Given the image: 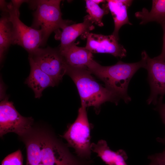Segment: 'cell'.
Wrapping results in <instances>:
<instances>
[{
	"instance_id": "1",
	"label": "cell",
	"mask_w": 165,
	"mask_h": 165,
	"mask_svg": "<svg viewBox=\"0 0 165 165\" xmlns=\"http://www.w3.org/2000/svg\"><path fill=\"white\" fill-rule=\"evenodd\" d=\"M26 165H94L91 160L72 154L55 139L38 135L26 143Z\"/></svg>"
},
{
	"instance_id": "2",
	"label": "cell",
	"mask_w": 165,
	"mask_h": 165,
	"mask_svg": "<svg viewBox=\"0 0 165 165\" xmlns=\"http://www.w3.org/2000/svg\"><path fill=\"white\" fill-rule=\"evenodd\" d=\"M145 60L141 58L140 61L136 63L119 61L109 66H102L93 60L86 67L92 74L104 83L105 87L128 103L131 100L127 94L130 81L136 72L141 68H145Z\"/></svg>"
},
{
	"instance_id": "3",
	"label": "cell",
	"mask_w": 165,
	"mask_h": 165,
	"mask_svg": "<svg viewBox=\"0 0 165 165\" xmlns=\"http://www.w3.org/2000/svg\"><path fill=\"white\" fill-rule=\"evenodd\" d=\"M66 74L77 87L82 106L93 107L98 113L101 105L106 102L118 104L120 99L98 83L87 68L73 67L67 64Z\"/></svg>"
},
{
	"instance_id": "4",
	"label": "cell",
	"mask_w": 165,
	"mask_h": 165,
	"mask_svg": "<svg viewBox=\"0 0 165 165\" xmlns=\"http://www.w3.org/2000/svg\"><path fill=\"white\" fill-rule=\"evenodd\" d=\"M60 0H35L32 28L41 29L43 36V46L46 44L52 32L62 30L73 22L62 17Z\"/></svg>"
},
{
	"instance_id": "5",
	"label": "cell",
	"mask_w": 165,
	"mask_h": 165,
	"mask_svg": "<svg viewBox=\"0 0 165 165\" xmlns=\"http://www.w3.org/2000/svg\"><path fill=\"white\" fill-rule=\"evenodd\" d=\"M86 108L82 106L78 110L75 122L62 136L76 155L84 159H91L90 126L88 120Z\"/></svg>"
},
{
	"instance_id": "6",
	"label": "cell",
	"mask_w": 165,
	"mask_h": 165,
	"mask_svg": "<svg viewBox=\"0 0 165 165\" xmlns=\"http://www.w3.org/2000/svg\"><path fill=\"white\" fill-rule=\"evenodd\" d=\"M9 20L12 26L13 45L22 47L30 54L43 46V36L41 29L28 27L19 19V11L13 7L11 2L8 4Z\"/></svg>"
},
{
	"instance_id": "7",
	"label": "cell",
	"mask_w": 165,
	"mask_h": 165,
	"mask_svg": "<svg viewBox=\"0 0 165 165\" xmlns=\"http://www.w3.org/2000/svg\"><path fill=\"white\" fill-rule=\"evenodd\" d=\"M29 57L51 78L56 85L66 74L67 64L60 53L59 47H39L29 54Z\"/></svg>"
},
{
	"instance_id": "8",
	"label": "cell",
	"mask_w": 165,
	"mask_h": 165,
	"mask_svg": "<svg viewBox=\"0 0 165 165\" xmlns=\"http://www.w3.org/2000/svg\"><path fill=\"white\" fill-rule=\"evenodd\" d=\"M33 122L31 117L22 116L16 110L11 101L6 98L0 104V135L3 136L10 132L19 136L27 133Z\"/></svg>"
},
{
	"instance_id": "9",
	"label": "cell",
	"mask_w": 165,
	"mask_h": 165,
	"mask_svg": "<svg viewBox=\"0 0 165 165\" xmlns=\"http://www.w3.org/2000/svg\"><path fill=\"white\" fill-rule=\"evenodd\" d=\"M141 55L145 61V68L148 71L151 88L150 94L147 101L149 104H156L158 96L160 95L158 101H162L165 94V61L151 58L145 50Z\"/></svg>"
},
{
	"instance_id": "10",
	"label": "cell",
	"mask_w": 165,
	"mask_h": 165,
	"mask_svg": "<svg viewBox=\"0 0 165 165\" xmlns=\"http://www.w3.org/2000/svg\"><path fill=\"white\" fill-rule=\"evenodd\" d=\"M82 36L86 39L85 47L92 53H109L121 58L126 56V50L112 34L104 35L86 32Z\"/></svg>"
},
{
	"instance_id": "11",
	"label": "cell",
	"mask_w": 165,
	"mask_h": 165,
	"mask_svg": "<svg viewBox=\"0 0 165 165\" xmlns=\"http://www.w3.org/2000/svg\"><path fill=\"white\" fill-rule=\"evenodd\" d=\"M94 22L88 15L85 16L82 22L73 24L67 26L61 31L58 30L54 32L55 38L59 40L61 43L59 48L61 50L73 42L80 35L94 29Z\"/></svg>"
},
{
	"instance_id": "12",
	"label": "cell",
	"mask_w": 165,
	"mask_h": 165,
	"mask_svg": "<svg viewBox=\"0 0 165 165\" xmlns=\"http://www.w3.org/2000/svg\"><path fill=\"white\" fill-rule=\"evenodd\" d=\"M28 59L30 72L25 83L33 90L35 97L39 98L45 89L50 86L53 87L56 84L50 76L38 67L30 57H28Z\"/></svg>"
},
{
	"instance_id": "13",
	"label": "cell",
	"mask_w": 165,
	"mask_h": 165,
	"mask_svg": "<svg viewBox=\"0 0 165 165\" xmlns=\"http://www.w3.org/2000/svg\"><path fill=\"white\" fill-rule=\"evenodd\" d=\"M59 50L67 64L71 67L87 68V65L93 60L91 52L85 47L78 46L75 42Z\"/></svg>"
},
{
	"instance_id": "14",
	"label": "cell",
	"mask_w": 165,
	"mask_h": 165,
	"mask_svg": "<svg viewBox=\"0 0 165 165\" xmlns=\"http://www.w3.org/2000/svg\"><path fill=\"white\" fill-rule=\"evenodd\" d=\"M106 1L114 20V29L112 34L119 40V32L121 28L125 24L132 25L129 20L127 9L132 4L133 1L108 0Z\"/></svg>"
},
{
	"instance_id": "15",
	"label": "cell",
	"mask_w": 165,
	"mask_h": 165,
	"mask_svg": "<svg viewBox=\"0 0 165 165\" xmlns=\"http://www.w3.org/2000/svg\"><path fill=\"white\" fill-rule=\"evenodd\" d=\"M90 148L108 165H127L126 161L128 156L126 152L121 149L116 151L111 150L104 140H101L96 144L91 143Z\"/></svg>"
},
{
	"instance_id": "16",
	"label": "cell",
	"mask_w": 165,
	"mask_h": 165,
	"mask_svg": "<svg viewBox=\"0 0 165 165\" xmlns=\"http://www.w3.org/2000/svg\"><path fill=\"white\" fill-rule=\"evenodd\" d=\"M152 2V7L149 11L144 8L141 11L135 13V16L141 20L140 24L152 21L162 24L165 22V0H154Z\"/></svg>"
},
{
	"instance_id": "17",
	"label": "cell",
	"mask_w": 165,
	"mask_h": 165,
	"mask_svg": "<svg viewBox=\"0 0 165 165\" xmlns=\"http://www.w3.org/2000/svg\"><path fill=\"white\" fill-rule=\"evenodd\" d=\"M11 44L13 45V26L9 13L2 12L0 19V61H3Z\"/></svg>"
},
{
	"instance_id": "18",
	"label": "cell",
	"mask_w": 165,
	"mask_h": 165,
	"mask_svg": "<svg viewBox=\"0 0 165 165\" xmlns=\"http://www.w3.org/2000/svg\"><path fill=\"white\" fill-rule=\"evenodd\" d=\"M85 1L86 11L91 20L99 26H103V17L108 14L109 11L107 4H103L101 8L92 0H86Z\"/></svg>"
},
{
	"instance_id": "19",
	"label": "cell",
	"mask_w": 165,
	"mask_h": 165,
	"mask_svg": "<svg viewBox=\"0 0 165 165\" xmlns=\"http://www.w3.org/2000/svg\"><path fill=\"white\" fill-rule=\"evenodd\" d=\"M23 158L20 150L7 156L2 162L1 165H23Z\"/></svg>"
},
{
	"instance_id": "20",
	"label": "cell",
	"mask_w": 165,
	"mask_h": 165,
	"mask_svg": "<svg viewBox=\"0 0 165 165\" xmlns=\"http://www.w3.org/2000/svg\"><path fill=\"white\" fill-rule=\"evenodd\" d=\"M157 103L156 109L159 112L165 126V103H163L162 101H159ZM157 140L159 142L165 144V136L163 138H159L157 139Z\"/></svg>"
},
{
	"instance_id": "21",
	"label": "cell",
	"mask_w": 165,
	"mask_h": 165,
	"mask_svg": "<svg viewBox=\"0 0 165 165\" xmlns=\"http://www.w3.org/2000/svg\"><path fill=\"white\" fill-rule=\"evenodd\" d=\"M148 158L158 165H165V151L149 156Z\"/></svg>"
},
{
	"instance_id": "22",
	"label": "cell",
	"mask_w": 165,
	"mask_h": 165,
	"mask_svg": "<svg viewBox=\"0 0 165 165\" xmlns=\"http://www.w3.org/2000/svg\"><path fill=\"white\" fill-rule=\"evenodd\" d=\"M163 31V45L161 54L154 57L156 59L161 61H165V22L161 24Z\"/></svg>"
},
{
	"instance_id": "23",
	"label": "cell",
	"mask_w": 165,
	"mask_h": 165,
	"mask_svg": "<svg viewBox=\"0 0 165 165\" xmlns=\"http://www.w3.org/2000/svg\"><path fill=\"white\" fill-rule=\"evenodd\" d=\"M8 4L5 0H0V9L2 12L8 13Z\"/></svg>"
},
{
	"instance_id": "24",
	"label": "cell",
	"mask_w": 165,
	"mask_h": 165,
	"mask_svg": "<svg viewBox=\"0 0 165 165\" xmlns=\"http://www.w3.org/2000/svg\"><path fill=\"white\" fill-rule=\"evenodd\" d=\"M96 3L99 5L100 3L105 2V1L103 0H92Z\"/></svg>"
},
{
	"instance_id": "25",
	"label": "cell",
	"mask_w": 165,
	"mask_h": 165,
	"mask_svg": "<svg viewBox=\"0 0 165 165\" xmlns=\"http://www.w3.org/2000/svg\"><path fill=\"white\" fill-rule=\"evenodd\" d=\"M149 165H158L157 163L155 162L152 161L151 163L149 164Z\"/></svg>"
}]
</instances>
